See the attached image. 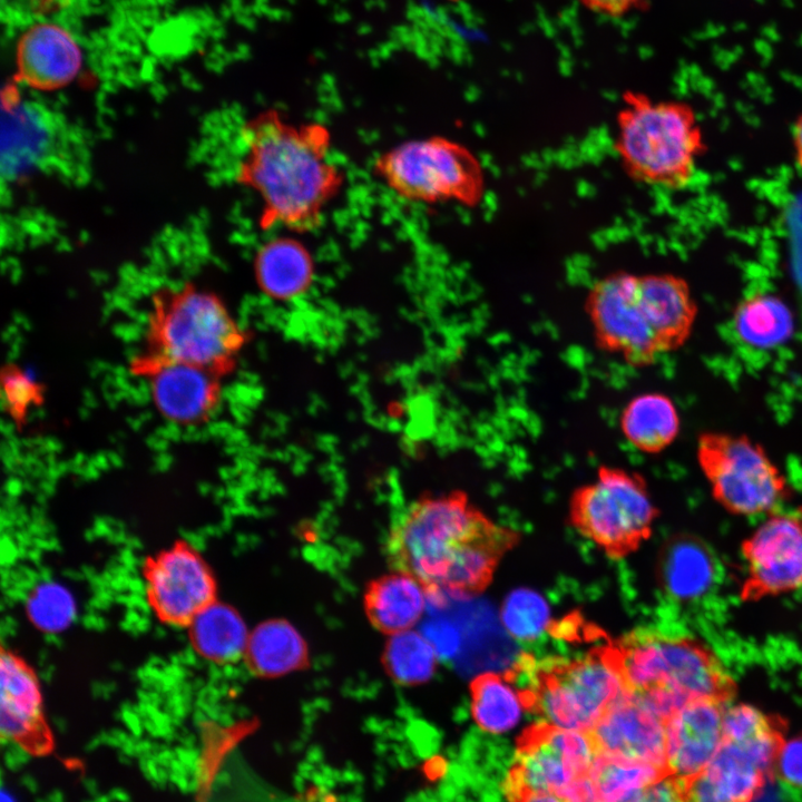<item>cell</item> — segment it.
Listing matches in <instances>:
<instances>
[{
	"mask_svg": "<svg viewBox=\"0 0 802 802\" xmlns=\"http://www.w3.org/2000/svg\"><path fill=\"white\" fill-rule=\"evenodd\" d=\"M775 776L789 785L802 788V734L783 744L775 764Z\"/></svg>",
	"mask_w": 802,
	"mask_h": 802,
	"instance_id": "cell-33",
	"label": "cell"
},
{
	"mask_svg": "<svg viewBox=\"0 0 802 802\" xmlns=\"http://www.w3.org/2000/svg\"><path fill=\"white\" fill-rule=\"evenodd\" d=\"M0 685L2 735L30 754H47L52 737L39 678L28 662L11 649H1Z\"/></svg>",
	"mask_w": 802,
	"mask_h": 802,
	"instance_id": "cell-16",
	"label": "cell"
},
{
	"mask_svg": "<svg viewBox=\"0 0 802 802\" xmlns=\"http://www.w3.org/2000/svg\"><path fill=\"white\" fill-rule=\"evenodd\" d=\"M438 652L422 634L412 629L390 635L383 651V666L400 685L413 686L433 676Z\"/></svg>",
	"mask_w": 802,
	"mask_h": 802,
	"instance_id": "cell-29",
	"label": "cell"
},
{
	"mask_svg": "<svg viewBox=\"0 0 802 802\" xmlns=\"http://www.w3.org/2000/svg\"><path fill=\"white\" fill-rule=\"evenodd\" d=\"M586 11L607 19H623L639 11L648 0H574Z\"/></svg>",
	"mask_w": 802,
	"mask_h": 802,
	"instance_id": "cell-35",
	"label": "cell"
},
{
	"mask_svg": "<svg viewBox=\"0 0 802 802\" xmlns=\"http://www.w3.org/2000/svg\"><path fill=\"white\" fill-rule=\"evenodd\" d=\"M239 146L236 178L257 197L262 228L304 233L323 223L345 182L325 125L265 110L243 125Z\"/></svg>",
	"mask_w": 802,
	"mask_h": 802,
	"instance_id": "cell-1",
	"label": "cell"
},
{
	"mask_svg": "<svg viewBox=\"0 0 802 802\" xmlns=\"http://www.w3.org/2000/svg\"><path fill=\"white\" fill-rule=\"evenodd\" d=\"M696 459L712 496L737 516L771 514L791 489L764 448L746 436L717 431L700 434Z\"/></svg>",
	"mask_w": 802,
	"mask_h": 802,
	"instance_id": "cell-10",
	"label": "cell"
},
{
	"mask_svg": "<svg viewBox=\"0 0 802 802\" xmlns=\"http://www.w3.org/2000/svg\"><path fill=\"white\" fill-rule=\"evenodd\" d=\"M786 721L749 704L726 708L718 749L697 773L679 779L687 802H753L775 776Z\"/></svg>",
	"mask_w": 802,
	"mask_h": 802,
	"instance_id": "cell-7",
	"label": "cell"
},
{
	"mask_svg": "<svg viewBox=\"0 0 802 802\" xmlns=\"http://www.w3.org/2000/svg\"><path fill=\"white\" fill-rule=\"evenodd\" d=\"M585 312L597 348L630 366L653 364L664 354L642 274L616 271L596 280Z\"/></svg>",
	"mask_w": 802,
	"mask_h": 802,
	"instance_id": "cell-11",
	"label": "cell"
},
{
	"mask_svg": "<svg viewBox=\"0 0 802 802\" xmlns=\"http://www.w3.org/2000/svg\"><path fill=\"white\" fill-rule=\"evenodd\" d=\"M622 802H687L678 777L669 775Z\"/></svg>",
	"mask_w": 802,
	"mask_h": 802,
	"instance_id": "cell-34",
	"label": "cell"
},
{
	"mask_svg": "<svg viewBox=\"0 0 802 802\" xmlns=\"http://www.w3.org/2000/svg\"><path fill=\"white\" fill-rule=\"evenodd\" d=\"M518 539L517 531L493 522L464 492L451 491L404 508L392 522L385 552L393 570L440 599L482 591Z\"/></svg>",
	"mask_w": 802,
	"mask_h": 802,
	"instance_id": "cell-2",
	"label": "cell"
},
{
	"mask_svg": "<svg viewBox=\"0 0 802 802\" xmlns=\"http://www.w3.org/2000/svg\"><path fill=\"white\" fill-rule=\"evenodd\" d=\"M248 341L223 300L192 282L163 285L150 295L144 351L231 374Z\"/></svg>",
	"mask_w": 802,
	"mask_h": 802,
	"instance_id": "cell-6",
	"label": "cell"
},
{
	"mask_svg": "<svg viewBox=\"0 0 802 802\" xmlns=\"http://www.w3.org/2000/svg\"><path fill=\"white\" fill-rule=\"evenodd\" d=\"M733 325L739 338L757 349H772L793 334L794 319L789 305L777 295L756 292L735 307Z\"/></svg>",
	"mask_w": 802,
	"mask_h": 802,
	"instance_id": "cell-26",
	"label": "cell"
},
{
	"mask_svg": "<svg viewBox=\"0 0 802 802\" xmlns=\"http://www.w3.org/2000/svg\"><path fill=\"white\" fill-rule=\"evenodd\" d=\"M792 147L794 162L802 170V113L795 118L792 126Z\"/></svg>",
	"mask_w": 802,
	"mask_h": 802,
	"instance_id": "cell-37",
	"label": "cell"
},
{
	"mask_svg": "<svg viewBox=\"0 0 802 802\" xmlns=\"http://www.w3.org/2000/svg\"><path fill=\"white\" fill-rule=\"evenodd\" d=\"M373 172L395 196L421 205L475 208L487 193L480 158L462 143L440 135L392 146L375 158Z\"/></svg>",
	"mask_w": 802,
	"mask_h": 802,
	"instance_id": "cell-8",
	"label": "cell"
},
{
	"mask_svg": "<svg viewBox=\"0 0 802 802\" xmlns=\"http://www.w3.org/2000/svg\"><path fill=\"white\" fill-rule=\"evenodd\" d=\"M471 715L476 724L488 733L511 730L525 710L518 689L503 675L483 673L470 685Z\"/></svg>",
	"mask_w": 802,
	"mask_h": 802,
	"instance_id": "cell-27",
	"label": "cell"
},
{
	"mask_svg": "<svg viewBox=\"0 0 802 802\" xmlns=\"http://www.w3.org/2000/svg\"><path fill=\"white\" fill-rule=\"evenodd\" d=\"M194 652L217 665L244 658L250 633L239 613L217 599L199 612L187 626Z\"/></svg>",
	"mask_w": 802,
	"mask_h": 802,
	"instance_id": "cell-25",
	"label": "cell"
},
{
	"mask_svg": "<svg viewBox=\"0 0 802 802\" xmlns=\"http://www.w3.org/2000/svg\"><path fill=\"white\" fill-rule=\"evenodd\" d=\"M734 29L736 31H743L746 29V25L744 22H737V23H735Z\"/></svg>",
	"mask_w": 802,
	"mask_h": 802,
	"instance_id": "cell-40",
	"label": "cell"
},
{
	"mask_svg": "<svg viewBox=\"0 0 802 802\" xmlns=\"http://www.w3.org/2000/svg\"><path fill=\"white\" fill-rule=\"evenodd\" d=\"M25 606L30 623L46 634L61 633L76 617V603L70 590L52 580L36 585Z\"/></svg>",
	"mask_w": 802,
	"mask_h": 802,
	"instance_id": "cell-30",
	"label": "cell"
},
{
	"mask_svg": "<svg viewBox=\"0 0 802 802\" xmlns=\"http://www.w3.org/2000/svg\"><path fill=\"white\" fill-rule=\"evenodd\" d=\"M598 755L589 732L567 730L548 722L527 727L517 740L516 754L503 793L544 791L560 793L589 775Z\"/></svg>",
	"mask_w": 802,
	"mask_h": 802,
	"instance_id": "cell-12",
	"label": "cell"
},
{
	"mask_svg": "<svg viewBox=\"0 0 802 802\" xmlns=\"http://www.w3.org/2000/svg\"><path fill=\"white\" fill-rule=\"evenodd\" d=\"M508 802H573L568 798L556 792L544 791H516L505 793Z\"/></svg>",
	"mask_w": 802,
	"mask_h": 802,
	"instance_id": "cell-36",
	"label": "cell"
},
{
	"mask_svg": "<svg viewBox=\"0 0 802 802\" xmlns=\"http://www.w3.org/2000/svg\"><path fill=\"white\" fill-rule=\"evenodd\" d=\"M128 368L145 382L158 414L172 424H205L221 407L223 378L208 369L144 350L131 356Z\"/></svg>",
	"mask_w": 802,
	"mask_h": 802,
	"instance_id": "cell-14",
	"label": "cell"
},
{
	"mask_svg": "<svg viewBox=\"0 0 802 802\" xmlns=\"http://www.w3.org/2000/svg\"><path fill=\"white\" fill-rule=\"evenodd\" d=\"M666 723L665 717L626 692L607 708L589 734L598 753L668 770Z\"/></svg>",
	"mask_w": 802,
	"mask_h": 802,
	"instance_id": "cell-17",
	"label": "cell"
},
{
	"mask_svg": "<svg viewBox=\"0 0 802 802\" xmlns=\"http://www.w3.org/2000/svg\"><path fill=\"white\" fill-rule=\"evenodd\" d=\"M669 775L665 767L603 753L589 772L599 802H622Z\"/></svg>",
	"mask_w": 802,
	"mask_h": 802,
	"instance_id": "cell-28",
	"label": "cell"
},
{
	"mask_svg": "<svg viewBox=\"0 0 802 802\" xmlns=\"http://www.w3.org/2000/svg\"><path fill=\"white\" fill-rule=\"evenodd\" d=\"M82 65L75 38L63 27L40 22L28 28L16 49L17 80L37 90H56L70 84Z\"/></svg>",
	"mask_w": 802,
	"mask_h": 802,
	"instance_id": "cell-18",
	"label": "cell"
},
{
	"mask_svg": "<svg viewBox=\"0 0 802 802\" xmlns=\"http://www.w3.org/2000/svg\"><path fill=\"white\" fill-rule=\"evenodd\" d=\"M657 516L644 476L608 464L574 490L569 501L571 525L613 558L635 551L651 536Z\"/></svg>",
	"mask_w": 802,
	"mask_h": 802,
	"instance_id": "cell-9",
	"label": "cell"
},
{
	"mask_svg": "<svg viewBox=\"0 0 802 802\" xmlns=\"http://www.w3.org/2000/svg\"><path fill=\"white\" fill-rule=\"evenodd\" d=\"M745 602L802 588V507L775 510L742 542Z\"/></svg>",
	"mask_w": 802,
	"mask_h": 802,
	"instance_id": "cell-15",
	"label": "cell"
},
{
	"mask_svg": "<svg viewBox=\"0 0 802 802\" xmlns=\"http://www.w3.org/2000/svg\"><path fill=\"white\" fill-rule=\"evenodd\" d=\"M798 42H799V45H801V46H802V35L800 36V38H799V41H798Z\"/></svg>",
	"mask_w": 802,
	"mask_h": 802,
	"instance_id": "cell-42",
	"label": "cell"
},
{
	"mask_svg": "<svg viewBox=\"0 0 802 802\" xmlns=\"http://www.w3.org/2000/svg\"><path fill=\"white\" fill-rule=\"evenodd\" d=\"M244 659L260 677H280L309 666V648L301 634L284 619H270L251 633Z\"/></svg>",
	"mask_w": 802,
	"mask_h": 802,
	"instance_id": "cell-24",
	"label": "cell"
},
{
	"mask_svg": "<svg viewBox=\"0 0 802 802\" xmlns=\"http://www.w3.org/2000/svg\"><path fill=\"white\" fill-rule=\"evenodd\" d=\"M141 574L146 603L165 625L187 628L199 612L216 600L213 570L186 540H177L146 558Z\"/></svg>",
	"mask_w": 802,
	"mask_h": 802,
	"instance_id": "cell-13",
	"label": "cell"
},
{
	"mask_svg": "<svg viewBox=\"0 0 802 802\" xmlns=\"http://www.w3.org/2000/svg\"><path fill=\"white\" fill-rule=\"evenodd\" d=\"M755 48H756L759 51L764 52V53H765L766 51L769 52V51L771 50L769 43L765 42L764 40H756V41H755Z\"/></svg>",
	"mask_w": 802,
	"mask_h": 802,
	"instance_id": "cell-39",
	"label": "cell"
},
{
	"mask_svg": "<svg viewBox=\"0 0 802 802\" xmlns=\"http://www.w3.org/2000/svg\"><path fill=\"white\" fill-rule=\"evenodd\" d=\"M427 597V591L414 578L394 570L368 585L365 615L381 633H402L412 629L421 619Z\"/></svg>",
	"mask_w": 802,
	"mask_h": 802,
	"instance_id": "cell-21",
	"label": "cell"
},
{
	"mask_svg": "<svg viewBox=\"0 0 802 802\" xmlns=\"http://www.w3.org/2000/svg\"><path fill=\"white\" fill-rule=\"evenodd\" d=\"M762 35L772 41H777L780 39V35L774 26L764 27Z\"/></svg>",
	"mask_w": 802,
	"mask_h": 802,
	"instance_id": "cell-38",
	"label": "cell"
},
{
	"mask_svg": "<svg viewBox=\"0 0 802 802\" xmlns=\"http://www.w3.org/2000/svg\"><path fill=\"white\" fill-rule=\"evenodd\" d=\"M1 391L8 415L17 427L22 426L30 412L45 400L42 384L27 370L12 363L1 370Z\"/></svg>",
	"mask_w": 802,
	"mask_h": 802,
	"instance_id": "cell-32",
	"label": "cell"
},
{
	"mask_svg": "<svg viewBox=\"0 0 802 802\" xmlns=\"http://www.w3.org/2000/svg\"><path fill=\"white\" fill-rule=\"evenodd\" d=\"M626 692L666 720L695 700L731 703L736 684L703 642L653 629L635 630L615 642Z\"/></svg>",
	"mask_w": 802,
	"mask_h": 802,
	"instance_id": "cell-3",
	"label": "cell"
},
{
	"mask_svg": "<svg viewBox=\"0 0 802 802\" xmlns=\"http://www.w3.org/2000/svg\"><path fill=\"white\" fill-rule=\"evenodd\" d=\"M755 1L759 2V3H763V2H764V0H755Z\"/></svg>",
	"mask_w": 802,
	"mask_h": 802,
	"instance_id": "cell-43",
	"label": "cell"
},
{
	"mask_svg": "<svg viewBox=\"0 0 802 802\" xmlns=\"http://www.w3.org/2000/svg\"><path fill=\"white\" fill-rule=\"evenodd\" d=\"M619 430L636 450L656 454L677 438L679 415L673 400L661 392H645L632 398L619 414Z\"/></svg>",
	"mask_w": 802,
	"mask_h": 802,
	"instance_id": "cell-22",
	"label": "cell"
},
{
	"mask_svg": "<svg viewBox=\"0 0 802 802\" xmlns=\"http://www.w3.org/2000/svg\"><path fill=\"white\" fill-rule=\"evenodd\" d=\"M613 148L632 180L679 189L693 179L706 141L688 104L626 90L615 114Z\"/></svg>",
	"mask_w": 802,
	"mask_h": 802,
	"instance_id": "cell-4",
	"label": "cell"
},
{
	"mask_svg": "<svg viewBox=\"0 0 802 802\" xmlns=\"http://www.w3.org/2000/svg\"><path fill=\"white\" fill-rule=\"evenodd\" d=\"M727 704L695 700L666 723V762L671 775L687 777L701 771L720 746Z\"/></svg>",
	"mask_w": 802,
	"mask_h": 802,
	"instance_id": "cell-19",
	"label": "cell"
},
{
	"mask_svg": "<svg viewBox=\"0 0 802 802\" xmlns=\"http://www.w3.org/2000/svg\"><path fill=\"white\" fill-rule=\"evenodd\" d=\"M501 620L514 637L531 642L548 626L549 608L539 594L530 589H517L506 598Z\"/></svg>",
	"mask_w": 802,
	"mask_h": 802,
	"instance_id": "cell-31",
	"label": "cell"
},
{
	"mask_svg": "<svg viewBox=\"0 0 802 802\" xmlns=\"http://www.w3.org/2000/svg\"><path fill=\"white\" fill-rule=\"evenodd\" d=\"M525 710L556 726L589 732L626 693L615 642L573 656L541 659L524 654L505 673Z\"/></svg>",
	"mask_w": 802,
	"mask_h": 802,
	"instance_id": "cell-5",
	"label": "cell"
},
{
	"mask_svg": "<svg viewBox=\"0 0 802 802\" xmlns=\"http://www.w3.org/2000/svg\"><path fill=\"white\" fill-rule=\"evenodd\" d=\"M253 266L260 290L266 296L283 302L305 294L315 276L311 252L290 235H278L263 243L255 254Z\"/></svg>",
	"mask_w": 802,
	"mask_h": 802,
	"instance_id": "cell-20",
	"label": "cell"
},
{
	"mask_svg": "<svg viewBox=\"0 0 802 802\" xmlns=\"http://www.w3.org/2000/svg\"><path fill=\"white\" fill-rule=\"evenodd\" d=\"M658 580L666 595L688 602L701 597L715 576L713 557L704 544L691 536H675L663 547Z\"/></svg>",
	"mask_w": 802,
	"mask_h": 802,
	"instance_id": "cell-23",
	"label": "cell"
},
{
	"mask_svg": "<svg viewBox=\"0 0 802 802\" xmlns=\"http://www.w3.org/2000/svg\"><path fill=\"white\" fill-rule=\"evenodd\" d=\"M783 4L788 8H793L794 2L793 0H783Z\"/></svg>",
	"mask_w": 802,
	"mask_h": 802,
	"instance_id": "cell-41",
	"label": "cell"
}]
</instances>
